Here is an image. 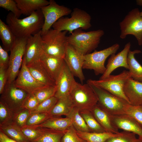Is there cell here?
I'll use <instances>...</instances> for the list:
<instances>
[{"instance_id":"2","label":"cell","mask_w":142,"mask_h":142,"mask_svg":"<svg viewBox=\"0 0 142 142\" xmlns=\"http://www.w3.org/2000/svg\"><path fill=\"white\" fill-rule=\"evenodd\" d=\"M82 30L76 29L67 36V42L83 56L90 53L98 47L104 32L101 29L88 32Z\"/></svg>"},{"instance_id":"22","label":"cell","mask_w":142,"mask_h":142,"mask_svg":"<svg viewBox=\"0 0 142 142\" xmlns=\"http://www.w3.org/2000/svg\"><path fill=\"white\" fill-rule=\"evenodd\" d=\"M92 114L106 132L112 133H119L118 129L114 126L110 117L97 104L91 111Z\"/></svg>"},{"instance_id":"31","label":"cell","mask_w":142,"mask_h":142,"mask_svg":"<svg viewBox=\"0 0 142 142\" xmlns=\"http://www.w3.org/2000/svg\"><path fill=\"white\" fill-rule=\"evenodd\" d=\"M43 128L41 136L33 142H61L65 132Z\"/></svg>"},{"instance_id":"19","label":"cell","mask_w":142,"mask_h":142,"mask_svg":"<svg viewBox=\"0 0 142 142\" xmlns=\"http://www.w3.org/2000/svg\"><path fill=\"white\" fill-rule=\"evenodd\" d=\"M123 91L130 104L134 106L142 104V82L130 77L125 84Z\"/></svg>"},{"instance_id":"13","label":"cell","mask_w":142,"mask_h":142,"mask_svg":"<svg viewBox=\"0 0 142 142\" xmlns=\"http://www.w3.org/2000/svg\"><path fill=\"white\" fill-rule=\"evenodd\" d=\"M83 56L66 42L63 59L74 76L78 78L82 83L85 79L82 70L83 63Z\"/></svg>"},{"instance_id":"29","label":"cell","mask_w":142,"mask_h":142,"mask_svg":"<svg viewBox=\"0 0 142 142\" xmlns=\"http://www.w3.org/2000/svg\"><path fill=\"white\" fill-rule=\"evenodd\" d=\"M70 119L72 125L76 131L83 132H90L79 110L74 107L70 113L65 116Z\"/></svg>"},{"instance_id":"37","label":"cell","mask_w":142,"mask_h":142,"mask_svg":"<svg viewBox=\"0 0 142 142\" xmlns=\"http://www.w3.org/2000/svg\"><path fill=\"white\" fill-rule=\"evenodd\" d=\"M51 117L48 113H31L27 120L25 126H36L40 125Z\"/></svg>"},{"instance_id":"48","label":"cell","mask_w":142,"mask_h":142,"mask_svg":"<svg viewBox=\"0 0 142 142\" xmlns=\"http://www.w3.org/2000/svg\"><path fill=\"white\" fill-rule=\"evenodd\" d=\"M140 14L141 16H142V11L140 12Z\"/></svg>"},{"instance_id":"3","label":"cell","mask_w":142,"mask_h":142,"mask_svg":"<svg viewBox=\"0 0 142 142\" xmlns=\"http://www.w3.org/2000/svg\"><path fill=\"white\" fill-rule=\"evenodd\" d=\"M68 31H60L50 29L42 35L41 47L46 54L64 59Z\"/></svg>"},{"instance_id":"26","label":"cell","mask_w":142,"mask_h":142,"mask_svg":"<svg viewBox=\"0 0 142 142\" xmlns=\"http://www.w3.org/2000/svg\"><path fill=\"white\" fill-rule=\"evenodd\" d=\"M0 131L17 142H30L24 135L21 128L13 121L0 125Z\"/></svg>"},{"instance_id":"14","label":"cell","mask_w":142,"mask_h":142,"mask_svg":"<svg viewBox=\"0 0 142 142\" xmlns=\"http://www.w3.org/2000/svg\"><path fill=\"white\" fill-rule=\"evenodd\" d=\"M13 83L15 86L29 94H32L37 90L46 86L38 82L33 77L23 58L19 72Z\"/></svg>"},{"instance_id":"20","label":"cell","mask_w":142,"mask_h":142,"mask_svg":"<svg viewBox=\"0 0 142 142\" xmlns=\"http://www.w3.org/2000/svg\"><path fill=\"white\" fill-rule=\"evenodd\" d=\"M33 77L45 86H55V81L52 77L39 59L27 65Z\"/></svg>"},{"instance_id":"21","label":"cell","mask_w":142,"mask_h":142,"mask_svg":"<svg viewBox=\"0 0 142 142\" xmlns=\"http://www.w3.org/2000/svg\"><path fill=\"white\" fill-rule=\"evenodd\" d=\"M39 59L55 82L65 63L64 59L48 55L42 49Z\"/></svg>"},{"instance_id":"11","label":"cell","mask_w":142,"mask_h":142,"mask_svg":"<svg viewBox=\"0 0 142 142\" xmlns=\"http://www.w3.org/2000/svg\"><path fill=\"white\" fill-rule=\"evenodd\" d=\"M27 39L17 38L10 51L9 63L7 69V83H13L18 74L23 63Z\"/></svg>"},{"instance_id":"9","label":"cell","mask_w":142,"mask_h":142,"mask_svg":"<svg viewBox=\"0 0 142 142\" xmlns=\"http://www.w3.org/2000/svg\"><path fill=\"white\" fill-rule=\"evenodd\" d=\"M29 94L15 86L13 83H7L1 94L0 102L4 104L14 115L24 108V103Z\"/></svg>"},{"instance_id":"46","label":"cell","mask_w":142,"mask_h":142,"mask_svg":"<svg viewBox=\"0 0 142 142\" xmlns=\"http://www.w3.org/2000/svg\"><path fill=\"white\" fill-rule=\"evenodd\" d=\"M0 142H17L9 138L0 131Z\"/></svg>"},{"instance_id":"34","label":"cell","mask_w":142,"mask_h":142,"mask_svg":"<svg viewBox=\"0 0 142 142\" xmlns=\"http://www.w3.org/2000/svg\"><path fill=\"white\" fill-rule=\"evenodd\" d=\"M21 129L27 138L30 142H33L41 136L44 128L36 126H25Z\"/></svg>"},{"instance_id":"6","label":"cell","mask_w":142,"mask_h":142,"mask_svg":"<svg viewBox=\"0 0 142 142\" xmlns=\"http://www.w3.org/2000/svg\"><path fill=\"white\" fill-rule=\"evenodd\" d=\"M88 84L97 97V104L109 116L125 114L124 108L126 104L129 103L127 101L101 88Z\"/></svg>"},{"instance_id":"10","label":"cell","mask_w":142,"mask_h":142,"mask_svg":"<svg viewBox=\"0 0 142 142\" xmlns=\"http://www.w3.org/2000/svg\"><path fill=\"white\" fill-rule=\"evenodd\" d=\"M120 37L125 39L128 35H133L139 45H142V16L139 9L136 8L129 12L119 23Z\"/></svg>"},{"instance_id":"30","label":"cell","mask_w":142,"mask_h":142,"mask_svg":"<svg viewBox=\"0 0 142 142\" xmlns=\"http://www.w3.org/2000/svg\"><path fill=\"white\" fill-rule=\"evenodd\" d=\"M76 132L79 137L87 142H105L109 138L116 135L118 133L107 132L102 133L83 132L77 131Z\"/></svg>"},{"instance_id":"28","label":"cell","mask_w":142,"mask_h":142,"mask_svg":"<svg viewBox=\"0 0 142 142\" xmlns=\"http://www.w3.org/2000/svg\"><path fill=\"white\" fill-rule=\"evenodd\" d=\"M0 38L3 48L7 52L10 51L17 37L7 24L0 19Z\"/></svg>"},{"instance_id":"38","label":"cell","mask_w":142,"mask_h":142,"mask_svg":"<svg viewBox=\"0 0 142 142\" xmlns=\"http://www.w3.org/2000/svg\"><path fill=\"white\" fill-rule=\"evenodd\" d=\"M58 99L54 96L39 104L37 106L31 111V113H48L57 102Z\"/></svg>"},{"instance_id":"40","label":"cell","mask_w":142,"mask_h":142,"mask_svg":"<svg viewBox=\"0 0 142 142\" xmlns=\"http://www.w3.org/2000/svg\"><path fill=\"white\" fill-rule=\"evenodd\" d=\"M0 7L10 11L18 18L22 14L15 0H0Z\"/></svg>"},{"instance_id":"43","label":"cell","mask_w":142,"mask_h":142,"mask_svg":"<svg viewBox=\"0 0 142 142\" xmlns=\"http://www.w3.org/2000/svg\"><path fill=\"white\" fill-rule=\"evenodd\" d=\"M39 104L38 100L33 94H29L25 102L23 107L31 111L35 109Z\"/></svg>"},{"instance_id":"23","label":"cell","mask_w":142,"mask_h":142,"mask_svg":"<svg viewBox=\"0 0 142 142\" xmlns=\"http://www.w3.org/2000/svg\"><path fill=\"white\" fill-rule=\"evenodd\" d=\"M22 14L29 16L49 4L46 0H15Z\"/></svg>"},{"instance_id":"36","label":"cell","mask_w":142,"mask_h":142,"mask_svg":"<svg viewBox=\"0 0 142 142\" xmlns=\"http://www.w3.org/2000/svg\"><path fill=\"white\" fill-rule=\"evenodd\" d=\"M124 109L125 114L132 117L142 126V104L134 106L127 103Z\"/></svg>"},{"instance_id":"5","label":"cell","mask_w":142,"mask_h":142,"mask_svg":"<svg viewBox=\"0 0 142 142\" xmlns=\"http://www.w3.org/2000/svg\"><path fill=\"white\" fill-rule=\"evenodd\" d=\"M69 95L74 107L79 111L85 110L91 111L98 103V99L95 93L87 83L82 84L75 80Z\"/></svg>"},{"instance_id":"18","label":"cell","mask_w":142,"mask_h":142,"mask_svg":"<svg viewBox=\"0 0 142 142\" xmlns=\"http://www.w3.org/2000/svg\"><path fill=\"white\" fill-rule=\"evenodd\" d=\"M41 31L27 39L23 57L26 65L39 59L42 50Z\"/></svg>"},{"instance_id":"41","label":"cell","mask_w":142,"mask_h":142,"mask_svg":"<svg viewBox=\"0 0 142 142\" xmlns=\"http://www.w3.org/2000/svg\"><path fill=\"white\" fill-rule=\"evenodd\" d=\"M31 111L24 108L14 115L13 121L21 128L26 126L27 119Z\"/></svg>"},{"instance_id":"16","label":"cell","mask_w":142,"mask_h":142,"mask_svg":"<svg viewBox=\"0 0 142 142\" xmlns=\"http://www.w3.org/2000/svg\"><path fill=\"white\" fill-rule=\"evenodd\" d=\"M75 80L74 75L65 62L55 81L56 91L54 96L58 99L69 95Z\"/></svg>"},{"instance_id":"8","label":"cell","mask_w":142,"mask_h":142,"mask_svg":"<svg viewBox=\"0 0 142 142\" xmlns=\"http://www.w3.org/2000/svg\"><path fill=\"white\" fill-rule=\"evenodd\" d=\"M119 47V45L116 43L102 50H95L83 55V69L93 70L96 75L103 74L106 69L105 66L106 59L109 56L115 54Z\"/></svg>"},{"instance_id":"32","label":"cell","mask_w":142,"mask_h":142,"mask_svg":"<svg viewBox=\"0 0 142 142\" xmlns=\"http://www.w3.org/2000/svg\"><path fill=\"white\" fill-rule=\"evenodd\" d=\"M90 132L102 133L106 132L100 125L90 111L85 110L79 111Z\"/></svg>"},{"instance_id":"12","label":"cell","mask_w":142,"mask_h":142,"mask_svg":"<svg viewBox=\"0 0 142 142\" xmlns=\"http://www.w3.org/2000/svg\"><path fill=\"white\" fill-rule=\"evenodd\" d=\"M49 2V4L41 9L44 18L41 35L50 29L53 25L60 18L71 14L72 12L70 9L58 4L54 0H50Z\"/></svg>"},{"instance_id":"42","label":"cell","mask_w":142,"mask_h":142,"mask_svg":"<svg viewBox=\"0 0 142 142\" xmlns=\"http://www.w3.org/2000/svg\"><path fill=\"white\" fill-rule=\"evenodd\" d=\"M14 115L2 102H0V125L13 121Z\"/></svg>"},{"instance_id":"25","label":"cell","mask_w":142,"mask_h":142,"mask_svg":"<svg viewBox=\"0 0 142 142\" xmlns=\"http://www.w3.org/2000/svg\"><path fill=\"white\" fill-rule=\"evenodd\" d=\"M70 95L58 99L55 105L48 113L51 117L67 115L74 108Z\"/></svg>"},{"instance_id":"44","label":"cell","mask_w":142,"mask_h":142,"mask_svg":"<svg viewBox=\"0 0 142 142\" xmlns=\"http://www.w3.org/2000/svg\"><path fill=\"white\" fill-rule=\"evenodd\" d=\"M9 61V56L8 52L0 45V67L8 69Z\"/></svg>"},{"instance_id":"35","label":"cell","mask_w":142,"mask_h":142,"mask_svg":"<svg viewBox=\"0 0 142 142\" xmlns=\"http://www.w3.org/2000/svg\"><path fill=\"white\" fill-rule=\"evenodd\" d=\"M56 91L55 86H46L36 90L32 94L38 100L39 104L54 95Z\"/></svg>"},{"instance_id":"39","label":"cell","mask_w":142,"mask_h":142,"mask_svg":"<svg viewBox=\"0 0 142 142\" xmlns=\"http://www.w3.org/2000/svg\"><path fill=\"white\" fill-rule=\"evenodd\" d=\"M61 142H87L79 137L72 125L65 132Z\"/></svg>"},{"instance_id":"27","label":"cell","mask_w":142,"mask_h":142,"mask_svg":"<svg viewBox=\"0 0 142 142\" xmlns=\"http://www.w3.org/2000/svg\"><path fill=\"white\" fill-rule=\"evenodd\" d=\"M141 53L139 50H130L128 55L127 62L131 77L136 80L142 82V66L135 57V54Z\"/></svg>"},{"instance_id":"45","label":"cell","mask_w":142,"mask_h":142,"mask_svg":"<svg viewBox=\"0 0 142 142\" xmlns=\"http://www.w3.org/2000/svg\"><path fill=\"white\" fill-rule=\"evenodd\" d=\"M7 80V69L0 67V94L3 92Z\"/></svg>"},{"instance_id":"17","label":"cell","mask_w":142,"mask_h":142,"mask_svg":"<svg viewBox=\"0 0 142 142\" xmlns=\"http://www.w3.org/2000/svg\"><path fill=\"white\" fill-rule=\"evenodd\" d=\"M131 46L130 43L129 42L125 45L123 49L120 52L117 54H113L110 56L106 66V70L100 77V79L106 78L118 67H122L129 70L127 57Z\"/></svg>"},{"instance_id":"33","label":"cell","mask_w":142,"mask_h":142,"mask_svg":"<svg viewBox=\"0 0 142 142\" xmlns=\"http://www.w3.org/2000/svg\"><path fill=\"white\" fill-rule=\"evenodd\" d=\"M105 142H142L135 134L123 131L107 139Z\"/></svg>"},{"instance_id":"7","label":"cell","mask_w":142,"mask_h":142,"mask_svg":"<svg viewBox=\"0 0 142 142\" xmlns=\"http://www.w3.org/2000/svg\"><path fill=\"white\" fill-rule=\"evenodd\" d=\"M130 77L129 71L125 70L116 75L110 74L103 79L98 80L89 79L87 83L101 88L129 103L124 94L123 88L125 83Z\"/></svg>"},{"instance_id":"24","label":"cell","mask_w":142,"mask_h":142,"mask_svg":"<svg viewBox=\"0 0 142 142\" xmlns=\"http://www.w3.org/2000/svg\"><path fill=\"white\" fill-rule=\"evenodd\" d=\"M60 116L51 117L41 124L36 126L65 132L72 125V121L69 118L66 117L63 118Z\"/></svg>"},{"instance_id":"15","label":"cell","mask_w":142,"mask_h":142,"mask_svg":"<svg viewBox=\"0 0 142 142\" xmlns=\"http://www.w3.org/2000/svg\"><path fill=\"white\" fill-rule=\"evenodd\" d=\"M110 117L115 128L138 135L142 142V126L133 118L126 114Z\"/></svg>"},{"instance_id":"1","label":"cell","mask_w":142,"mask_h":142,"mask_svg":"<svg viewBox=\"0 0 142 142\" xmlns=\"http://www.w3.org/2000/svg\"><path fill=\"white\" fill-rule=\"evenodd\" d=\"M6 21L17 38H28L41 31L44 18L41 9L22 19L10 12L7 16Z\"/></svg>"},{"instance_id":"47","label":"cell","mask_w":142,"mask_h":142,"mask_svg":"<svg viewBox=\"0 0 142 142\" xmlns=\"http://www.w3.org/2000/svg\"><path fill=\"white\" fill-rule=\"evenodd\" d=\"M136 4L138 5L142 6V0H137L136 1Z\"/></svg>"},{"instance_id":"4","label":"cell","mask_w":142,"mask_h":142,"mask_svg":"<svg viewBox=\"0 0 142 142\" xmlns=\"http://www.w3.org/2000/svg\"><path fill=\"white\" fill-rule=\"evenodd\" d=\"M91 17L85 11L75 8L71 13L70 18L63 17L52 26L53 29L60 31H66L72 34L75 30L81 29L87 30L92 26Z\"/></svg>"}]
</instances>
